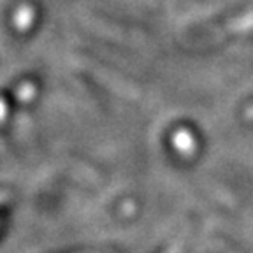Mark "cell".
Segmentation results:
<instances>
[{"mask_svg":"<svg viewBox=\"0 0 253 253\" xmlns=\"http://www.w3.org/2000/svg\"><path fill=\"white\" fill-rule=\"evenodd\" d=\"M178 141H176V144H178L179 148H181L183 151H190L192 150V146H194V142H192V137H190L186 132H183V134H178Z\"/></svg>","mask_w":253,"mask_h":253,"instance_id":"obj_1","label":"cell"}]
</instances>
